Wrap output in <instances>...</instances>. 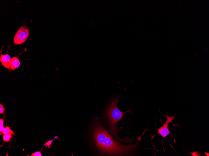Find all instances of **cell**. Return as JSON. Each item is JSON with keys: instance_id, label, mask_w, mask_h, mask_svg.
Here are the masks:
<instances>
[{"instance_id": "9c48e42d", "label": "cell", "mask_w": 209, "mask_h": 156, "mask_svg": "<svg viewBox=\"0 0 209 156\" xmlns=\"http://www.w3.org/2000/svg\"><path fill=\"white\" fill-rule=\"evenodd\" d=\"M6 109L4 107L3 104L0 103V113L1 114H4L5 113Z\"/></svg>"}, {"instance_id": "8992f818", "label": "cell", "mask_w": 209, "mask_h": 156, "mask_svg": "<svg viewBox=\"0 0 209 156\" xmlns=\"http://www.w3.org/2000/svg\"><path fill=\"white\" fill-rule=\"evenodd\" d=\"M20 62L18 58L14 57L11 58L10 65V70L15 71L20 66Z\"/></svg>"}, {"instance_id": "8fae6325", "label": "cell", "mask_w": 209, "mask_h": 156, "mask_svg": "<svg viewBox=\"0 0 209 156\" xmlns=\"http://www.w3.org/2000/svg\"><path fill=\"white\" fill-rule=\"evenodd\" d=\"M53 140H53H49V141H47L46 143L44 144V146L48 147H49V146H50L51 145L52 143Z\"/></svg>"}, {"instance_id": "30bf717a", "label": "cell", "mask_w": 209, "mask_h": 156, "mask_svg": "<svg viewBox=\"0 0 209 156\" xmlns=\"http://www.w3.org/2000/svg\"><path fill=\"white\" fill-rule=\"evenodd\" d=\"M31 156H42L41 151H37L32 154Z\"/></svg>"}, {"instance_id": "4fadbf2b", "label": "cell", "mask_w": 209, "mask_h": 156, "mask_svg": "<svg viewBox=\"0 0 209 156\" xmlns=\"http://www.w3.org/2000/svg\"><path fill=\"white\" fill-rule=\"evenodd\" d=\"M4 128H5V127L3 126H1L0 127V132H2Z\"/></svg>"}, {"instance_id": "277c9868", "label": "cell", "mask_w": 209, "mask_h": 156, "mask_svg": "<svg viewBox=\"0 0 209 156\" xmlns=\"http://www.w3.org/2000/svg\"><path fill=\"white\" fill-rule=\"evenodd\" d=\"M175 116L176 115L172 117H171L169 116L168 115H166V117L167 119L166 122L163 124V125L162 126L159 128V129H158V133L155 134L154 137L157 134H159L162 136V138H165L169 136L170 134H171V132L169 129L168 124L170 123H172V121L173 120Z\"/></svg>"}, {"instance_id": "5b68a950", "label": "cell", "mask_w": 209, "mask_h": 156, "mask_svg": "<svg viewBox=\"0 0 209 156\" xmlns=\"http://www.w3.org/2000/svg\"><path fill=\"white\" fill-rule=\"evenodd\" d=\"M11 58L8 53L5 55L1 54L0 61L2 65L6 68L10 69V65Z\"/></svg>"}, {"instance_id": "7a4b0ae2", "label": "cell", "mask_w": 209, "mask_h": 156, "mask_svg": "<svg viewBox=\"0 0 209 156\" xmlns=\"http://www.w3.org/2000/svg\"><path fill=\"white\" fill-rule=\"evenodd\" d=\"M119 102L118 98L115 99L112 101L107 108L106 115L108 119L110 131L117 140L125 143H131L133 141L132 139L129 138L122 139L118 136V129L116 126V124L118 122L122 120L125 113L128 112L132 113L131 111L128 109L125 112L121 111L117 106V104Z\"/></svg>"}, {"instance_id": "52a82bcc", "label": "cell", "mask_w": 209, "mask_h": 156, "mask_svg": "<svg viewBox=\"0 0 209 156\" xmlns=\"http://www.w3.org/2000/svg\"><path fill=\"white\" fill-rule=\"evenodd\" d=\"M2 133V134L4 135L7 134H10L13 135H15V133L14 131L11 129L10 127L8 126H6V127H5Z\"/></svg>"}, {"instance_id": "3957f363", "label": "cell", "mask_w": 209, "mask_h": 156, "mask_svg": "<svg viewBox=\"0 0 209 156\" xmlns=\"http://www.w3.org/2000/svg\"><path fill=\"white\" fill-rule=\"evenodd\" d=\"M30 31L26 25L20 27L14 35L13 43L15 45H20L24 43L29 36Z\"/></svg>"}, {"instance_id": "ba28073f", "label": "cell", "mask_w": 209, "mask_h": 156, "mask_svg": "<svg viewBox=\"0 0 209 156\" xmlns=\"http://www.w3.org/2000/svg\"><path fill=\"white\" fill-rule=\"evenodd\" d=\"M12 134H5L3 136V140L5 142H9L12 138Z\"/></svg>"}, {"instance_id": "7c38bea8", "label": "cell", "mask_w": 209, "mask_h": 156, "mask_svg": "<svg viewBox=\"0 0 209 156\" xmlns=\"http://www.w3.org/2000/svg\"><path fill=\"white\" fill-rule=\"evenodd\" d=\"M4 122V120L3 118L0 119V126H3Z\"/></svg>"}, {"instance_id": "6da1fadb", "label": "cell", "mask_w": 209, "mask_h": 156, "mask_svg": "<svg viewBox=\"0 0 209 156\" xmlns=\"http://www.w3.org/2000/svg\"><path fill=\"white\" fill-rule=\"evenodd\" d=\"M93 137L95 145L99 150L110 155H122L130 153L136 148L138 144L124 145L113 140L105 128L97 122L93 130Z\"/></svg>"}]
</instances>
